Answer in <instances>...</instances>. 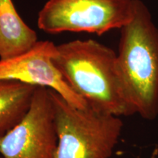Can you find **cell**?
Here are the masks:
<instances>
[{
	"label": "cell",
	"instance_id": "1",
	"mask_svg": "<svg viewBox=\"0 0 158 158\" xmlns=\"http://www.w3.org/2000/svg\"><path fill=\"white\" fill-rule=\"evenodd\" d=\"M53 61L88 108L118 117L134 114L118 70L117 54L111 48L94 40H76L57 45Z\"/></svg>",
	"mask_w": 158,
	"mask_h": 158
},
{
	"label": "cell",
	"instance_id": "2",
	"mask_svg": "<svg viewBox=\"0 0 158 158\" xmlns=\"http://www.w3.org/2000/svg\"><path fill=\"white\" fill-rule=\"evenodd\" d=\"M118 70L134 114L158 116V28L141 0H135L133 19L121 29Z\"/></svg>",
	"mask_w": 158,
	"mask_h": 158
},
{
	"label": "cell",
	"instance_id": "3",
	"mask_svg": "<svg viewBox=\"0 0 158 158\" xmlns=\"http://www.w3.org/2000/svg\"><path fill=\"white\" fill-rule=\"evenodd\" d=\"M51 94L58 135L55 158H110L123 128L121 117L80 109L52 89Z\"/></svg>",
	"mask_w": 158,
	"mask_h": 158
},
{
	"label": "cell",
	"instance_id": "4",
	"mask_svg": "<svg viewBox=\"0 0 158 158\" xmlns=\"http://www.w3.org/2000/svg\"><path fill=\"white\" fill-rule=\"evenodd\" d=\"M135 0H48L37 17L39 29L102 35L124 27L133 19Z\"/></svg>",
	"mask_w": 158,
	"mask_h": 158
},
{
	"label": "cell",
	"instance_id": "5",
	"mask_svg": "<svg viewBox=\"0 0 158 158\" xmlns=\"http://www.w3.org/2000/svg\"><path fill=\"white\" fill-rule=\"evenodd\" d=\"M58 135L51 89L37 86L21 121L0 137L5 158H55Z\"/></svg>",
	"mask_w": 158,
	"mask_h": 158
},
{
	"label": "cell",
	"instance_id": "6",
	"mask_svg": "<svg viewBox=\"0 0 158 158\" xmlns=\"http://www.w3.org/2000/svg\"><path fill=\"white\" fill-rule=\"evenodd\" d=\"M57 45L49 40L38 41L23 54L0 59V80H13L55 91L75 107L85 109L86 102L69 86L53 58Z\"/></svg>",
	"mask_w": 158,
	"mask_h": 158
},
{
	"label": "cell",
	"instance_id": "7",
	"mask_svg": "<svg viewBox=\"0 0 158 158\" xmlns=\"http://www.w3.org/2000/svg\"><path fill=\"white\" fill-rule=\"evenodd\" d=\"M36 31L21 19L12 0H0V59L13 58L38 42Z\"/></svg>",
	"mask_w": 158,
	"mask_h": 158
},
{
	"label": "cell",
	"instance_id": "8",
	"mask_svg": "<svg viewBox=\"0 0 158 158\" xmlns=\"http://www.w3.org/2000/svg\"><path fill=\"white\" fill-rule=\"evenodd\" d=\"M36 87L17 81L0 80V137L24 117Z\"/></svg>",
	"mask_w": 158,
	"mask_h": 158
},
{
	"label": "cell",
	"instance_id": "9",
	"mask_svg": "<svg viewBox=\"0 0 158 158\" xmlns=\"http://www.w3.org/2000/svg\"><path fill=\"white\" fill-rule=\"evenodd\" d=\"M0 158H5L4 157H2H2H0Z\"/></svg>",
	"mask_w": 158,
	"mask_h": 158
}]
</instances>
